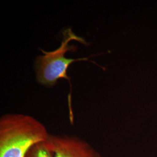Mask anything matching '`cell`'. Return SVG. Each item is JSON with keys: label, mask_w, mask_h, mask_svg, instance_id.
Instances as JSON below:
<instances>
[{"label": "cell", "mask_w": 157, "mask_h": 157, "mask_svg": "<svg viewBox=\"0 0 157 157\" xmlns=\"http://www.w3.org/2000/svg\"><path fill=\"white\" fill-rule=\"evenodd\" d=\"M50 136L45 126L30 115H4L0 119V157H25L32 146Z\"/></svg>", "instance_id": "6da1fadb"}, {"label": "cell", "mask_w": 157, "mask_h": 157, "mask_svg": "<svg viewBox=\"0 0 157 157\" xmlns=\"http://www.w3.org/2000/svg\"><path fill=\"white\" fill-rule=\"evenodd\" d=\"M62 41L59 47L52 51H45L40 49L43 56H37L34 61V69L36 71L37 82L45 87H51L55 86L57 81L60 78H65L69 81L71 87V78L67 75L69 67L73 62L81 61H89V58H81L78 59L68 58L65 56L68 51L75 52L78 47L70 45L69 42L75 40L83 45L89 44L82 37L77 36L72 29H65L62 32ZM94 63V62H93Z\"/></svg>", "instance_id": "7a4b0ae2"}, {"label": "cell", "mask_w": 157, "mask_h": 157, "mask_svg": "<svg viewBox=\"0 0 157 157\" xmlns=\"http://www.w3.org/2000/svg\"><path fill=\"white\" fill-rule=\"evenodd\" d=\"M48 142L54 157H101L90 144L77 137L50 135Z\"/></svg>", "instance_id": "3957f363"}, {"label": "cell", "mask_w": 157, "mask_h": 157, "mask_svg": "<svg viewBox=\"0 0 157 157\" xmlns=\"http://www.w3.org/2000/svg\"><path fill=\"white\" fill-rule=\"evenodd\" d=\"M25 157H54V154L47 140L32 146Z\"/></svg>", "instance_id": "277c9868"}]
</instances>
